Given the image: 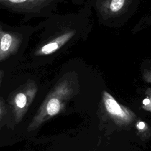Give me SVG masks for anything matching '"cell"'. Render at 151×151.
<instances>
[{
    "label": "cell",
    "instance_id": "obj_1",
    "mask_svg": "<svg viewBox=\"0 0 151 151\" xmlns=\"http://www.w3.org/2000/svg\"><path fill=\"white\" fill-rule=\"evenodd\" d=\"M73 91L72 83L68 79L58 81L39 107L28 126L27 130H35L44 123L60 113L73 96Z\"/></svg>",
    "mask_w": 151,
    "mask_h": 151
},
{
    "label": "cell",
    "instance_id": "obj_2",
    "mask_svg": "<svg viewBox=\"0 0 151 151\" xmlns=\"http://www.w3.org/2000/svg\"><path fill=\"white\" fill-rule=\"evenodd\" d=\"M37 91L38 87L36 83L29 80L17 88L12 94L10 103L17 123L22 120L26 114Z\"/></svg>",
    "mask_w": 151,
    "mask_h": 151
},
{
    "label": "cell",
    "instance_id": "obj_3",
    "mask_svg": "<svg viewBox=\"0 0 151 151\" xmlns=\"http://www.w3.org/2000/svg\"><path fill=\"white\" fill-rule=\"evenodd\" d=\"M102 101L107 114L117 125L127 126L134 120L135 114L130 109L119 104L106 91L103 92Z\"/></svg>",
    "mask_w": 151,
    "mask_h": 151
},
{
    "label": "cell",
    "instance_id": "obj_4",
    "mask_svg": "<svg viewBox=\"0 0 151 151\" xmlns=\"http://www.w3.org/2000/svg\"><path fill=\"white\" fill-rule=\"evenodd\" d=\"M22 42L19 34L4 30L0 25V61L14 54Z\"/></svg>",
    "mask_w": 151,
    "mask_h": 151
},
{
    "label": "cell",
    "instance_id": "obj_5",
    "mask_svg": "<svg viewBox=\"0 0 151 151\" xmlns=\"http://www.w3.org/2000/svg\"><path fill=\"white\" fill-rule=\"evenodd\" d=\"M75 31H67L48 41L35 52L36 55H46L54 53L68 42L75 34Z\"/></svg>",
    "mask_w": 151,
    "mask_h": 151
},
{
    "label": "cell",
    "instance_id": "obj_6",
    "mask_svg": "<svg viewBox=\"0 0 151 151\" xmlns=\"http://www.w3.org/2000/svg\"><path fill=\"white\" fill-rule=\"evenodd\" d=\"M52 0H0V4L6 7L24 11L38 10Z\"/></svg>",
    "mask_w": 151,
    "mask_h": 151
},
{
    "label": "cell",
    "instance_id": "obj_7",
    "mask_svg": "<svg viewBox=\"0 0 151 151\" xmlns=\"http://www.w3.org/2000/svg\"><path fill=\"white\" fill-rule=\"evenodd\" d=\"M127 0H106L104 2V9L110 14H116L120 12L124 7Z\"/></svg>",
    "mask_w": 151,
    "mask_h": 151
},
{
    "label": "cell",
    "instance_id": "obj_8",
    "mask_svg": "<svg viewBox=\"0 0 151 151\" xmlns=\"http://www.w3.org/2000/svg\"><path fill=\"white\" fill-rule=\"evenodd\" d=\"M146 94H147V97L149 99V104L145 107H143V108L147 111H151V88H147L146 91Z\"/></svg>",
    "mask_w": 151,
    "mask_h": 151
},
{
    "label": "cell",
    "instance_id": "obj_9",
    "mask_svg": "<svg viewBox=\"0 0 151 151\" xmlns=\"http://www.w3.org/2000/svg\"><path fill=\"white\" fill-rule=\"evenodd\" d=\"M146 127V124L145 122H139L137 123V128L138 129V130H143V129H145V128Z\"/></svg>",
    "mask_w": 151,
    "mask_h": 151
},
{
    "label": "cell",
    "instance_id": "obj_10",
    "mask_svg": "<svg viewBox=\"0 0 151 151\" xmlns=\"http://www.w3.org/2000/svg\"><path fill=\"white\" fill-rule=\"evenodd\" d=\"M145 79L147 82H151V71H149L145 74Z\"/></svg>",
    "mask_w": 151,
    "mask_h": 151
},
{
    "label": "cell",
    "instance_id": "obj_11",
    "mask_svg": "<svg viewBox=\"0 0 151 151\" xmlns=\"http://www.w3.org/2000/svg\"><path fill=\"white\" fill-rule=\"evenodd\" d=\"M4 111V103L2 100H0V118Z\"/></svg>",
    "mask_w": 151,
    "mask_h": 151
},
{
    "label": "cell",
    "instance_id": "obj_12",
    "mask_svg": "<svg viewBox=\"0 0 151 151\" xmlns=\"http://www.w3.org/2000/svg\"><path fill=\"white\" fill-rule=\"evenodd\" d=\"M3 75H4V71L2 70H0V86H1V84Z\"/></svg>",
    "mask_w": 151,
    "mask_h": 151
}]
</instances>
